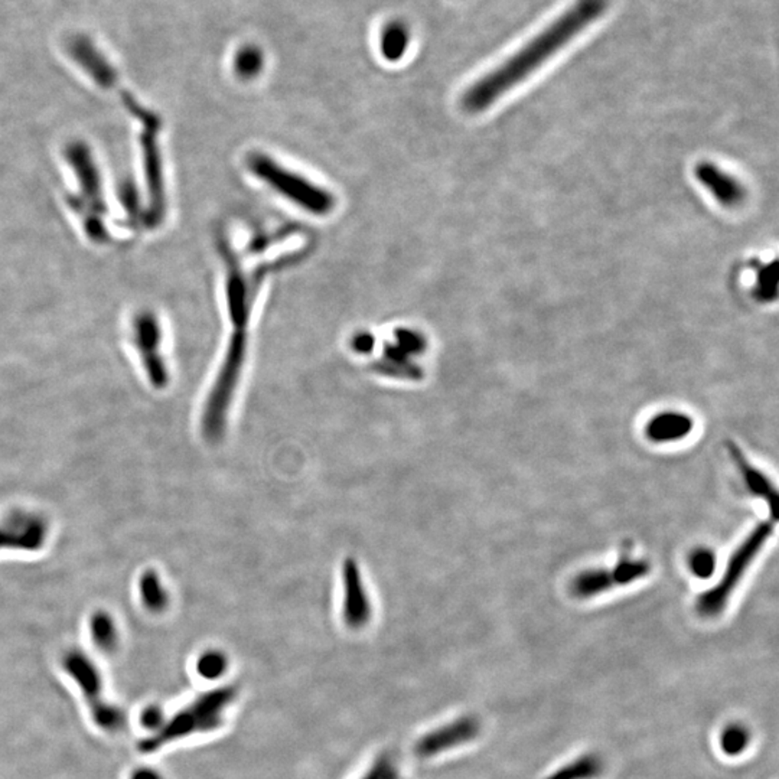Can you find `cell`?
<instances>
[{
  "label": "cell",
  "instance_id": "obj_1",
  "mask_svg": "<svg viewBox=\"0 0 779 779\" xmlns=\"http://www.w3.org/2000/svg\"><path fill=\"white\" fill-rule=\"evenodd\" d=\"M607 0H577L545 31L517 51L499 67L470 85L462 97V105L469 113L484 112L502 95L530 77L534 71L569 45L576 36L606 11Z\"/></svg>",
  "mask_w": 779,
  "mask_h": 779
},
{
  "label": "cell",
  "instance_id": "obj_2",
  "mask_svg": "<svg viewBox=\"0 0 779 779\" xmlns=\"http://www.w3.org/2000/svg\"><path fill=\"white\" fill-rule=\"evenodd\" d=\"M235 695L237 690L234 687H224L200 695L185 709L176 713L155 735L143 739L139 749L143 754H152L191 735L214 732L224 724L225 712L234 702Z\"/></svg>",
  "mask_w": 779,
  "mask_h": 779
},
{
  "label": "cell",
  "instance_id": "obj_3",
  "mask_svg": "<svg viewBox=\"0 0 779 779\" xmlns=\"http://www.w3.org/2000/svg\"><path fill=\"white\" fill-rule=\"evenodd\" d=\"M246 330H235L202 415V433L210 442H217L224 436L230 406L246 359Z\"/></svg>",
  "mask_w": 779,
  "mask_h": 779
},
{
  "label": "cell",
  "instance_id": "obj_4",
  "mask_svg": "<svg viewBox=\"0 0 779 779\" xmlns=\"http://www.w3.org/2000/svg\"><path fill=\"white\" fill-rule=\"evenodd\" d=\"M775 521L769 519L754 527V530L746 536L741 545L730 556L729 562L725 567L722 579L712 589L705 590L695 600V609L705 618H715L722 614L734 594L737 585L741 583L746 570L751 567L756 556L761 553L762 547L765 546L768 538L773 534Z\"/></svg>",
  "mask_w": 779,
  "mask_h": 779
},
{
  "label": "cell",
  "instance_id": "obj_5",
  "mask_svg": "<svg viewBox=\"0 0 779 779\" xmlns=\"http://www.w3.org/2000/svg\"><path fill=\"white\" fill-rule=\"evenodd\" d=\"M249 168L259 180L312 214L325 215L334 210L335 198L332 193L306 180L305 176L291 173L264 153L250 155Z\"/></svg>",
  "mask_w": 779,
  "mask_h": 779
},
{
  "label": "cell",
  "instance_id": "obj_6",
  "mask_svg": "<svg viewBox=\"0 0 779 779\" xmlns=\"http://www.w3.org/2000/svg\"><path fill=\"white\" fill-rule=\"evenodd\" d=\"M64 670L67 671L73 680L80 685L84 695L88 709L92 712L93 719L97 726L107 732H117L126 724L124 713L105 702L103 695V683L100 671L95 667L90 656H85L81 649H70L63 658Z\"/></svg>",
  "mask_w": 779,
  "mask_h": 779
},
{
  "label": "cell",
  "instance_id": "obj_7",
  "mask_svg": "<svg viewBox=\"0 0 779 779\" xmlns=\"http://www.w3.org/2000/svg\"><path fill=\"white\" fill-rule=\"evenodd\" d=\"M48 537L44 517L28 511H14L0 521V550L38 551Z\"/></svg>",
  "mask_w": 779,
  "mask_h": 779
},
{
  "label": "cell",
  "instance_id": "obj_8",
  "mask_svg": "<svg viewBox=\"0 0 779 779\" xmlns=\"http://www.w3.org/2000/svg\"><path fill=\"white\" fill-rule=\"evenodd\" d=\"M481 732V724L475 716H460L421 736L415 744L419 758H435L443 752L459 748L475 741Z\"/></svg>",
  "mask_w": 779,
  "mask_h": 779
},
{
  "label": "cell",
  "instance_id": "obj_9",
  "mask_svg": "<svg viewBox=\"0 0 779 779\" xmlns=\"http://www.w3.org/2000/svg\"><path fill=\"white\" fill-rule=\"evenodd\" d=\"M136 347L148 374L149 381L155 389H165L169 384V371L161 355V330L152 318H142L136 327Z\"/></svg>",
  "mask_w": 779,
  "mask_h": 779
},
{
  "label": "cell",
  "instance_id": "obj_10",
  "mask_svg": "<svg viewBox=\"0 0 779 779\" xmlns=\"http://www.w3.org/2000/svg\"><path fill=\"white\" fill-rule=\"evenodd\" d=\"M344 577V621L352 629H360L369 624L371 619V605H370L367 590L360 575V567L355 558L348 557L342 570Z\"/></svg>",
  "mask_w": 779,
  "mask_h": 779
},
{
  "label": "cell",
  "instance_id": "obj_11",
  "mask_svg": "<svg viewBox=\"0 0 779 779\" xmlns=\"http://www.w3.org/2000/svg\"><path fill=\"white\" fill-rule=\"evenodd\" d=\"M695 175L712 193L720 205L726 208L739 207L746 198V190L735 176L725 173L719 166L710 162H702L695 166Z\"/></svg>",
  "mask_w": 779,
  "mask_h": 779
},
{
  "label": "cell",
  "instance_id": "obj_12",
  "mask_svg": "<svg viewBox=\"0 0 779 779\" xmlns=\"http://www.w3.org/2000/svg\"><path fill=\"white\" fill-rule=\"evenodd\" d=\"M726 448L730 459L736 464L737 470H739L748 491L754 497H758L766 502L771 517H773L774 521H776L778 518V494H776V488L773 482L769 481V478L761 469L749 462L748 458L744 457V452L739 449L736 443L729 440L726 442Z\"/></svg>",
  "mask_w": 779,
  "mask_h": 779
},
{
  "label": "cell",
  "instance_id": "obj_13",
  "mask_svg": "<svg viewBox=\"0 0 779 779\" xmlns=\"http://www.w3.org/2000/svg\"><path fill=\"white\" fill-rule=\"evenodd\" d=\"M225 259L229 261V285H227V295H229V311L232 322L235 330H244L249 320L250 306L247 303L249 291H247L246 281L242 279L239 264L235 263L234 257L230 253L227 242L222 244Z\"/></svg>",
  "mask_w": 779,
  "mask_h": 779
},
{
  "label": "cell",
  "instance_id": "obj_14",
  "mask_svg": "<svg viewBox=\"0 0 779 779\" xmlns=\"http://www.w3.org/2000/svg\"><path fill=\"white\" fill-rule=\"evenodd\" d=\"M695 429V420L680 411H664L648 421L646 438L656 443L678 442Z\"/></svg>",
  "mask_w": 779,
  "mask_h": 779
},
{
  "label": "cell",
  "instance_id": "obj_15",
  "mask_svg": "<svg viewBox=\"0 0 779 779\" xmlns=\"http://www.w3.org/2000/svg\"><path fill=\"white\" fill-rule=\"evenodd\" d=\"M411 31L406 22L393 19L384 25L380 35V51L389 63L400 61L410 45Z\"/></svg>",
  "mask_w": 779,
  "mask_h": 779
},
{
  "label": "cell",
  "instance_id": "obj_16",
  "mask_svg": "<svg viewBox=\"0 0 779 779\" xmlns=\"http://www.w3.org/2000/svg\"><path fill=\"white\" fill-rule=\"evenodd\" d=\"M604 771V759L599 754H585L556 769L545 779H597Z\"/></svg>",
  "mask_w": 779,
  "mask_h": 779
},
{
  "label": "cell",
  "instance_id": "obj_17",
  "mask_svg": "<svg viewBox=\"0 0 779 779\" xmlns=\"http://www.w3.org/2000/svg\"><path fill=\"white\" fill-rule=\"evenodd\" d=\"M615 587L611 569L585 570L576 576L572 582V592L576 597L589 599Z\"/></svg>",
  "mask_w": 779,
  "mask_h": 779
},
{
  "label": "cell",
  "instance_id": "obj_18",
  "mask_svg": "<svg viewBox=\"0 0 779 779\" xmlns=\"http://www.w3.org/2000/svg\"><path fill=\"white\" fill-rule=\"evenodd\" d=\"M377 371L383 372L389 377H399V379L420 380L421 371L416 365L409 361V354L397 347V345H387L384 360L379 362Z\"/></svg>",
  "mask_w": 779,
  "mask_h": 779
},
{
  "label": "cell",
  "instance_id": "obj_19",
  "mask_svg": "<svg viewBox=\"0 0 779 779\" xmlns=\"http://www.w3.org/2000/svg\"><path fill=\"white\" fill-rule=\"evenodd\" d=\"M139 592L144 607L152 614H161L169 605V595L155 570H146L139 580Z\"/></svg>",
  "mask_w": 779,
  "mask_h": 779
},
{
  "label": "cell",
  "instance_id": "obj_20",
  "mask_svg": "<svg viewBox=\"0 0 779 779\" xmlns=\"http://www.w3.org/2000/svg\"><path fill=\"white\" fill-rule=\"evenodd\" d=\"M751 741V730L746 725L739 724V722L727 725L719 735L720 749L729 758H737V756L744 754V752L748 751Z\"/></svg>",
  "mask_w": 779,
  "mask_h": 779
},
{
  "label": "cell",
  "instance_id": "obj_21",
  "mask_svg": "<svg viewBox=\"0 0 779 779\" xmlns=\"http://www.w3.org/2000/svg\"><path fill=\"white\" fill-rule=\"evenodd\" d=\"M611 570L615 587H628L636 580L646 577L651 570V566L646 560L632 557L631 551L625 550Z\"/></svg>",
  "mask_w": 779,
  "mask_h": 779
},
{
  "label": "cell",
  "instance_id": "obj_22",
  "mask_svg": "<svg viewBox=\"0 0 779 779\" xmlns=\"http://www.w3.org/2000/svg\"><path fill=\"white\" fill-rule=\"evenodd\" d=\"M266 58L261 48L254 44L242 46L234 56V71L242 80H253L263 71Z\"/></svg>",
  "mask_w": 779,
  "mask_h": 779
},
{
  "label": "cell",
  "instance_id": "obj_23",
  "mask_svg": "<svg viewBox=\"0 0 779 779\" xmlns=\"http://www.w3.org/2000/svg\"><path fill=\"white\" fill-rule=\"evenodd\" d=\"M93 643L104 653H110L117 646V628L107 612H95L90 621Z\"/></svg>",
  "mask_w": 779,
  "mask_h": 779
},
{
  "label": "cell",
  "instance_id": "obj_24",
  "mask_svg": "<svg viewBox=\"0 0 779 779\" xmlns=\"http://www.w3.org/2000/svg\"><path fill=\"white\" fill-rule=\"evenodd\" d=\"M227 667H229L227 656L217 649L205 651L197 661L198 675L205 680H217L224 675Z\"/></svg>",
  "mask_w": 779,
  "mask_h": 779
},
{
  "label": "cell",
  "instance_id": "obj_25",
  "mask_svg": "<svg viewBox=\"0 0 779 779\" xmlns=\"http://www.w3.org/2000/svg\"><path fill=\"white\" fill-rule=\"evenodd\" d=\"M776 264L778 263L774 260L773 263L762 267L759 271L754 295L762 302H768V301H774L776 298V289H778V285H776V281H778Z\"/></svg>",
  "mask_w": 779,
  "mask_h": 779
},
{
  "label": "cell",
  "instance_id": "obj_26",
  "mask_svg": "<svg viewBox=\"0 0 779 779\" xmlns=\"http://www.w3.org/2000/svg\"><path fill=\"white\" fill-rule=\"evenodd\" d=\"M690 569L699 579H709L716 569V556L709 548H697L690 557Z\"/></svg>",
  "mask_w": 779,
  "mask_h": 779
},
{
  "label": "cell",
  "instance_id": "obj_27",
  "mask_svg": "<svg viewBox=\"0 0 779 779\" xmlns=\"http://www.w3.org/2000/svg\"><path fill=\"white\" fill-rule=\"evenodd\" d=\"M397 347L406 354H420L426 348L425 338L415 330H400L396 332Z\"/></svg>",
  "mask_w": 779,
  "mask_h": 779
},
{
  "label": "cell",
  "instance_id": "obj_28",
  "mask_svg": "<svg viewBox=\"0 0 779 779\" xmlns=\"http://www.w3.org/2000/svg\"><path fill=\"white\" fill-rule=\"evenodd\" d=\"M403 776L397 771L394 762L389 756H381L372 764L369 773L361 779H401Z\"/></svg>",
  "mask_w": 779,
  "mask_h": 779
},
{
  "label": "cell",
  "instance_id": "obj_29",
  "mask_svg": "<svg viewBox=\"0 0 779 779\" xmlns=\"http://www.w3.org/2000/svg\"><path fill=\"white\" fill-rule=\"evenodd\" d=\"M141 722L146 729H161V727L163 726V713H162V710L159 709V707H156V705H152V707H148V709L143 710V713H142Z\"/></svg>",
  "mask_w": 779,
  "mask_h": 779
},
{
  "label": "cell",
  "instance_id": "obj_30",
  "mask_svg": "<svg viewBox=\"0 0 779 779\" xmlns=\"http://www.w3.org/2000/svg\"><path fill=\"white\" fill-rule=\"evenodd\" d=\"M352 347H354L355 351L359 352V354H367V352L371 351L372 347H374V338L370 334H362L357 335L352 340Z\"/></svg>",
  "mask_w": 779,
  "mask_h": 779
},
{
  "label": "cell",
  "instance_id": "obj_31",
  "mask_svg": "<svg viewBox=\"0 0 779 779\" xmlns=\"http://www.w3.org/2000/svg\"><path fill=\"white\" fill-rule=\"evenodd\" d=\"M132 779H163L162 778L161 774L155 769L152 768H141L134 771L133 775H132Z\"/></svg>",
  "mask_w": 779,
  "mask_h": 779
},
{
  "label": "cell",
  "instance_id": "obj_32",
  "mask_svg": "<svg viewBox=\"0 0 779 779\" xmlns=\"http://www.w3.org/2000/svg\"><path fill=\"white\" fill-rule=\"evenodd\" d=\"M401 779H404V778H401Z\"/></svg>",
  "mask_w": 779,
  "mask_h": 779
}]
</instances>
